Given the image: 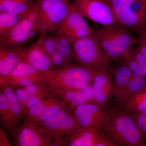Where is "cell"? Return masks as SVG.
<instances>
[{"label": "cell", "mask_w": 146, "mask_h": 146, "mask_svg": "<svg viewBox=\"0 0 146 146\" xmlns=\"http://www.w3.org/2000/svg\"><path fill=\"white\" fill-rule=\"evenodd\" d=\"M146 89V78L134 73L133 77L128 83L114 99L115 103L133 94Z\"/></svg>", "instance_id": "obj_25"}, {"label": "cell", "mask_w": 146, "mask_h": 146, "mask_svg": "<svg viewBox=\"0 0 146 146\" xmlns=\"http://www.w3.org/2000/svg\"><path fill=\"white\" fill-rule=\"evenodd\" d=\"M122 60L133 73L146 78V56L133 48Z\"/></svg>", "instance_id": "obj_20"}, {"label": "cell", "mask_w": 146, "mask_h": 146, "mask_svg": "<svg viewBox=\"0 0 146 146\" xmlns=\"http://www.w3.org/2000/svg\"><path fill=\"white\" fill-rule=\"evenodd\" d=\"M109 103L107 119L101 132L105 138L115 146H146L132 117L116 104Z\"/></svg>", "instance_id": "obj_1"}, {"label": "cell", "mask_w": 146, "mask_h": 146, "mask_svg": "<svg viewBox=\"0 0 146 146\" xmlns=\"http://www.w3.org/2000/svg\"><path fill=\"white\" fill-rule=\"evenodd\" d=\"M50 94L49 90L48 88V86H47L44 89H41L33 96H32L23 108V110L24 113L26 112L27 110H28L33 106L35 104L42 99V98L48 96Z\"/></svg>", "instance_id": "obj_32"}, {"label": "cell", "mask_w": 146, "mask_h": 146, "mask_svg": "<svg viewBox=\"0 0 146 146\" xmlns=\"http://www.w3.org/2000/svg\"><path fill=\"white\" fill-rule=\"evenodd\" d=\"M92 85L95 103L105 106L110 102L114 85L111 73L95 71Z\"/></svg>", "instance_id": "obj_15"}, {"label": "cell", "mask_w": 146, "mask_h": 146, "mask_svg": "<svg viewBox=\"0 0 146 146\" xmlns=\"http://www.w3.org/2000/svg\"><path fill=\"white\" fill-rule=\"evenodd\" d=\"M82 127H95L102 132L108 114V104L100 105L95 102L78 106L72 112Z\"/></svg>", "instance_id": "obj_12"}, {"label": "cell", "mask_w": 146, "mask_h": 146, "mask_svg": "<svg viewBox=\"0 0 146 146\" xmlns=\"http://www.w3.org/2000/svg\"><path fill=\"white\" fill-rule=\"evenodd\" d=\"M102 1H103L104 2L107 3L108 4V1H109V0H102Z\"/></svg>", "instance_id": "obj_37"}, {"label": "cell", "mask_w": 146, "mask_h": 146, "mask_svg": "<svg viewBox=\"0 0 146 146\" xmlns=\"http://www.w3.org/2000/svg\"><path fill=\"white\" fill-rule=\"evenodd\" d=\"M144 140H145V141L146 142V137L145 138V139H144Z\"/></svg>", "instance_id": "obj_38"}, {"label": "cell", "mask_w": 146, "mask_h": 146, "mask_svg": "<svg viewBox=\"0 0 146 146\" xmlns=\"http://www.w3.org/2000/svg\"><path fill=\"white\" fill-rule=\"evenodd\" d=\"M137 50L142 54L146 56V32L143 31L139 35Z\"/></svg>", "instance_id": "obj_35"}, {"label": "cell", "mask_w": 146, "mask_h": 146, "mask_svg": "<svg viewBox=\"0 0 146 146\" xmlns=\"http://www.w3.org/2000/svg\"><path fill=\"white\" fill-rule=\"evenodd\" d=\"M115 104L131 116L146 112V89Z\"/></svg>", "instance_id": "obj_18"}, {"label": "cell", "mask_w": 146, "mask_h": 146, "mask_svg": "<svg viewBox=\"0 0 146 146\" xmlns=\"http://www.w3.org/2000/svg\"><path fill=\"white\" fill-rule=\"evenodd\" d=\"M119 23L138 35L146 29V0H109Z\"/></svg>", "instance_id": "obj_5"}, {"label": "cell", "mask_w": 146, "mask_h": 146, "mask_svg": "<svg viewBox=\"0 0 146 146\" xmlns=\"http://www.w3.org/2000/svg\"><path fill=\"white\" fill-rule=\"evenodd\" d=\"M25 47L10 48L0 45V76L8 75L21 62L20 56Z\"/></svg>", "instance_id": "obj_17"}, {"label": "cell", "mask_w": 146, "mask_h": 146, "mask_svg": "<svg viewBox=\"0 0 146 146\" xmlns=\"http://www.w3.org/2000/svg\"><path fill=\"white\" fill-rule=\"evenodd\" d=\"M34 123L38 127L46 130L52 139H60L64 143L81 127L72 112L68 109L61 110L44 121Z\"/></svg>", "instance_id": "obj_7"}, {"label": "cell", "mask_w": 146, "mask_h": 146, "mask_svg": "<svg viewBox=\"0 0 146 146\" xmlns=\"http://www.w3.org/2000/svg\"><path fill=\"white\" fill-rule=\"evenodd\" d=\"M37 0H4L0 2V12L25 14Z\"/></svg>", "instance_id": "obj_23"}, {"label": "cell", "mask_w": 146, "mask_h": 146, "mask_svg": "<svg viewBox=\"0 0 146 146\" xmlns=\"http://www.w3.org/2000/svg\"><path fill=\"white\" fill-rule=\"evenodd\" d=\"M14 88L7 83L2 76H0V91L2 92L8 106L12 110L18 121L24 115V112L15 94Z\"/></svg>", "instance_id": "obj_22"}, {"label": "cell", "mask_w": 146, "mask_h": 146, "mask_svg": "<svg viewBox=\"0 0 146 146\" xmlns=\"http://www.w3.org/2000/svg\"><path fill=\"white\" fill-rule=\"evenodd\" d=\"M72 45L75 63L92 70L111 74V63L97 42L95 35L79 39Z\"/></svg>", "instance_id": "obj_4"}, {"label": "cell", "mask_w": 146, "mask_h": 146, "mask_svg": "<svg viewBox=\"0 0 146 146\" xmlns=\"http://www.w3.org/2000/svg\"><path fill=\"white\" fill-rule=\"evenodd\" d=\"M71 3L83 17L102 26L119 23L110 6L102 0H72Z\"/></svg>", "instance_id": "obj_8"}, {"label": "cell", "mask_w": 146, "mask_h": 146, "mask_svg": "<svg viewBox=\"0 0 146 146\" xmlns=\"http://www.w3.org/2000/svg\"><path fill=\"white\" fill-rule=\"evenodd\" d=\"M95 37L110 63L121 60L138 40L120 23L100 28L95 31Z\"/></svg>", "instance_id": "obj_2"}, {"label": "cell", "mask_w": 146, "mask_h": 146, "mask_svg": "<svg viewBox=\"0 0 146 146\" xmlns=\"http://www.w3.org/2000/svg\"><path fill=\"white\" fill-rule=\"evenodd\" d=\"M20 60L39 71L45 72L52 70L49 56L37 41L24 49L20 56Z\"/></svg>", "instance_id": "obj_16"}, {"label": "cell", "mask_w": 146, "mask_h": 146, "mask_svg": "<svg viewBox=\"0 0 146 146\" xmlns=\"http://www.w3.org/2000/svg\"><path fill=\"white\" fill-rule=\"evenodd\" d=\"M7 135L3 127H0V146H11Z\"/></svg>", "instance_id": "obj_36"}, {"label": "cell", "mask_w": 146, "mask_h": 146, "mask_svg": "<svg viewBox=\"0 0 146 146\" xmlns=\"http://www.w3.org/2000/svg\"><path fill=\"white\" fill-rule=\"evenodd\" d=\"M81 91L74 89H60L56 91L54 94L59 96L68 106Z\"/></svg>", "instance_id": "obj_31"}, {"label": "cell", "mask_w": 146, "mask_h": 146, "mask_svg": "<svg viewBox=\"0 0 146 146\" xmlns=\"http://www.w3.org/2000/svg\"><path fill=\"white\" fill-rule=\"evenodd\" d=\"M24 15L0 12V42L8 36Z\"/></svg>", "instance_id": "obj_26"}, {"label": "cell", "mask_w": 146, "mask_h": 146, "mask_svg": "<svg viewBox=\"0 0 146 146\" xmlns=\"http://www.w3.org/2000/svg\"><path fill=\"white\" fill-rule=\"evenodd\" d=\"M37 32V18L35 3L25 14L8 36L1 41L0 45L10 48L23 46Z\"/></svg>", "instance_id": "obj_9"}, {"label": "cell", "mask_w": 146, "mask_h": 146, "mask_svg": "<svg viewBox=\"0 0 146 146\" xmlns=\"http://www.w3.org/2000/svg\"><path fill=\"white\" fill-rule=\"evenodd\" d=\"M111 74L114 76L113 98L115 99L128 83L134 73L121 60L115 66H112Z\"/></svg>", "instance_id": "obj_19"}, {"label": "cell", "mask_w": 146, "mask_h": 146, "mask_svg": "<svg viewBox=\"0 0 146 146\" xmlns=\"http://www.w3.org/2000/svg\"><path fill=\"white\" fill-rule=\"evenodd\" d=\"M145 31V32H146V29L144 31Z\"/></svg>", "instance_id": "obj_40"}, {"label": "cell", "mask_w": 146, "mask_h": 146, "mask_svg": "<svg viewBox=\"0 0 146 146\" xmlns=\"http://www.w3.org/2000/svg\"><path fill=\"white\" fill-rule=\"evenodd\" d=\"M50 58L52 70H58L68 65L64 58L57 52L52 55Z\"/></svg>", "instance_id": "obj_34"}, {"label": "cell", "mask_w": 146, "mask_h": 146, "mask_svg": "<svg viewBox=\"0 0 146 146\" xmlns=\"http://www.w3.org/2000/svg\"><path fill=\"white\" fill-rule=\"evenodd\" d=\"M3 1H4V0H0V2H1Z\"/></svg>", "instance_id": "obj_39"}, {"label": "cell", "mask_w": 146, "mask_h": 146, "mask_svg": "<svg viewBox=\"0 0 146 146\" xmlns=\"http://www.w3.org/2000/svg\"><path fill=\"white\" fill-rule=\"evenodd\" d=\"M138 127L142 137H146V112L131 116Z\"/></svg>", "instance_id": "obj_33"}, {"label": "cell", "mask_w": 146, "mask_h": 146, "mask_svg": "<svg viewBox=\"0 0 146 146\" xmlns=\"http://www.w3.org/2000/svg\"><path fill=\"white\" fill-rule=\"evenodd\" d=\"M54 35L57 43V52L68 65L74 58L72 44L67 38L56 32Z\"/></svg>", "instance_id": "obj_28"}, {"label": "cell", "mask_w": 146, "mask_h": 146, "mask_svg": "<svg viewBox=\"0 0 146 146\" xmlns=\"http://www.w3.org/2000/svg\"><path fill=\"white\" fill-rule=\"evenodd\" d=\"M68 104L62 99H58L53 103L50 105L41 115L36 118L33 123L38 122L44 121L54 115L59 110L62 109H68Z\"/></svg>", "instance_id": "obj_30"}, {"label": "cell", "mask_w": 146, "mask_h": 146, "mask_svg": "<svg viewBox=\"0 0 146 146\" xmlns=\"http://www.w3.org/2000/svg\"><path fill=\"white\" fill-rule=\"evenodd\" d=\"M35 5L40 34L56 30L72 8L70 0H37Z\"/></svg>", "instance_id": "obj_6"}, {"label": "cell", "mask_w": 146, "mask_h": 146, "mask_svg": "<svg viewBox=\"0 0 146 146\" xmlns=\"http://www.w3.org/2000/svg\"><path fill=\"white\" fill-rule=\"evenodd\" d=\"M37 41L49 57L57 52V43L54 35L44 33L41 34Z\"/></svg>", "instance_id": "obj_29"}, {"label": "cell", "mask_w": 146, "mask_h": 146, "mask_svg": "<svg viewBox=\"0 0 146 146\" xmlns=\"http://www.w3.org/2000/svg\"><path fill=\"white\" fill-rule=\"evenodd\" d=\"M3 77L14 89L48 83L46 72L38 70L21 61L11 73Z\"/></svg>", "instance_id": "obj_13"}, {"label": "cell", "mask_w": 146, "mask_h": 146, "mask_svg": "<svg viewBox=\"0 0 146 146\" xmlns=\"http://www.w3.org/2000/svg\"><path fill=\"white\" fill-rule=\"evenodd\" d=\"M0 122L3 128L12 133L18 127L19 121L8 106L4 95L0 91Z\"/></svg>", "instance_id": "obj_21"}, {"label": "cell", "mask_w": 146, "mask_h": 146, "mask_svg": "<svg viewBox=\"0 0 146 146\" xmlns=\"http://www.w3.org/2000/svg\"><path fill=\"white\" fill-rule=\"evenodd\" d=\"M95 71L77 64L70 63L60 69L46 72L50 92L60 89L82 90L92 84Z\"/></svg>", "instance_id": "obj_3"}, {"label": "cell", "mask_w": 146, "mask_h": 146, "mask_svg": "<svg viewBox=\"0 0 146 146\" xmlns=\"http://www.w3.org/2000/svg\"><path fill=\"white\" fill-rule=\"evenodd\" d=\"M13 145L16 146H50L52 137L34 123L24 121L12 133Z\"/></svg>", "instance_id": "obj_11"}, {"label": "cell", "mask_w": 146, "mask_h": 146, "mask_svg": "<svg viewBox=\"0 0 146 146\" xmlns=\"http://www.w3.org/2000/svg\"><path fill=\"white\" fill-rule=\"evenodd\" d=\"M84 18L72 5L70 11L56 32L67 38L71 44L79 39L94 36L95 31L91 29Z\"/></svg>", "instance_id": "obj_10"}, {"label": "cell", "mask_w": 146, "mask_h": 146, "mask_svg": "<svg viewBox=\"0 0 146 146\" xmlns=\"http://www.w3.org/2000/svg\"><path fill=\"white\" fill-rule=\"evenodd\" d=\"M47 86V84H33L15 89V94L23 109L32 96Z\"/></svg>", "instance_id": "obj_27"}, {"label": "cell", "mask_w": 146, "mask_h": 146, "mask_svg": "<svg viewBox=\"0 0 146 146\" xmlns=\"http://www.w3.org/2000/svg\"><path fill=\"white\" fill-rule=\"evenodd\" d=\"M57 95L50 93L48 96L42 98L24 113L23 118L25 121L33 122L36 118L58 98Z\"/></svg>", "instance_id": "obj_24"}, {"label": "cell", "mask_w": 146, "mask_h": 146, "mask_svg": "<svg viewBox=\"0 0 146 146\" xmlns=\"http://www.w3.org/2000/svg\"><path fill=\"white\" fill-rule=\"evenodd\" d=\"M64 144L67 146H115L95 127L80 128Z\"/></svg>", "instance_id": "obj_14"}]
</instances>
